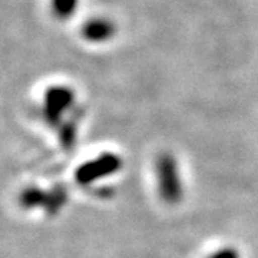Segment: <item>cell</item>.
I'll return each instance as SVG.
<instances>
[{"label": "cell", "mask_w": 258, "mask_h": 258, "mask_svg": "<svg viewBox=\"0 0 258 258\" xmlns=\"http://www.w3.org/2000/svg\"><path fill=\"white\" fill-rule=\"evenodd\" d=\"M155 176L159 195L168 204H176L182 198V179L178 162L172 155L162 154L155 164Z\"/></svg>", "instance_id": "cell-1"}, {"label": "cell", "mask_w": 258, "mask_h": 258, "mask_svg": "<svg viewBox=\"0 0 258 258\" xmlns=\"http://www.w3.org/2000/svg\"><path fill=\"white\" fill-rule=\"evenodd\" d=\"M120 168H122V159L116 154L105 152L99 157L89 159L82 164L78 168L75 176L78 184L86 186V185L96 184L98 181L105 179L106 176L116 174Z\"/></svg>", "instance_id": "cell-2"}, {"label": "cell", "mask_w": 258, "mask_h": 258, "mask_svg": "<svg viewBox=\"0 0 258 258\" xmlns=\"http://www.w3.org/2000/svg\"><path fill=\"white\" fill-rule=\"evenodd\" d=\"M75 93L66 86H50L43 96V118L49 125L56 126L62 122L66 112L74 106Z\"/></svg>", "instance_id": "cell-3"}, {"label": "cell", "mask_w": 258, "mask_h": 258, "mask_svg": "<svg viewBox=\"0 0 258 258\" xmlns=\"http://www.w3.org/2000/svg\"><path fill=\"white\" fill-rule=\"evenodd\" d=\"M115 33V26L108 19H92L83 26L82 35L89 42H105Z\"/></svg>", "instance_id": "cell-4"}, {"label": "cell", "mask_w": 258, "mask_h": 258, "mask_svg": "<svg viewBox=\"0 0 258 258\" xmlns=\"http://www.w3.org/2000/svg\"><path fill=\"white\" fill-rule=\"evenodd\" d=\"M79 0H52V9L57 18L66 19L74 15Z\"/></svg>", "instance_id": "cell-5"}, {"label": "cell", "mask_w": 258, "mask_h": 258, "mask_svg": "<svg viewBox=\"0 0 258 258\" xmlns=\"http://www.w3.org/2000/svg\"><path fill=\"white\" fill-rule=\"evenodd\" d=\"M207 258H240V255H238L237 249L225 247V248L217 249L215 252H212L211 255H208Z\"/></svg>", "instance_id": "cell-6"}]
</instances>
